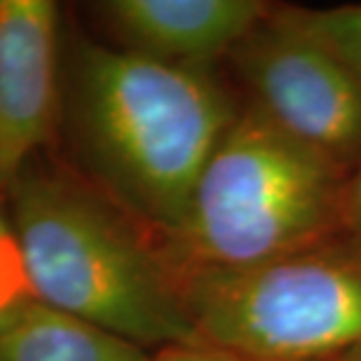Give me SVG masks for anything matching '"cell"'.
I'll list each match as a JSON object with an SVG mask.
<instances>
[{
    "instance_id": "obj_1",
    "label": "cell",
    "mask_w": 361,
    "mask_h": 361,
    "mask_svg": "<svg viewBox=\"0 0 361 361\" xmlns=\"http://www.w3.org/2000/svg\"><path fill=\"white\" fill-rule=\"evenodd\" d=\"M71 113L94 174L134 216L174 240L240 108L207 71L82 42Z\"/></svg>"
},
{
    "instance_id": "obj_2",
    "label": "cell",
    "mask_w": 361,
    "mask_h": 361,
    "mask_svg": "<svg viewBox=\"0 0 361 361\" xmlns=\"http://www.w3.org/2000/svg\"><path fill=\"white\" fill-rule=\"evenodd\" d=\"M7 197L35 302L143 350L202 343L174 263L113 204L33 167Z\"/></svg>"
},
{
    "instance_id": "obj_3",
    "label": "cell",
    "mask_w": 361,
    "mask_h": 361,
    "mask_svg": "<svg viewBox=\"0 0 361 361\" xmlns=\"http://www.w3.org/2000/svg\"><path fill=\"white\" fill-rule=\"evenodd\" d=\"M348 176L261 108L244 106L202 171L169 261L244 270L334 240Z\"/></svg>"
},
{
    "instance_id": "obj_4",
    "label": "cell",
    "mask_w": 361,
    "mask_h": 361,
    "mask_svg": "<svg viewBox=\"0 0 361 361\" xmlns=\"http://www.w3.org/2000/svg\"><path fill=\"white\" fill-rule=\"evenodd\" d=\"M176 272L202 343L242 361H329L361 350V244L348 237L244 270Z\"/></svg>"
},
{
    "instance_id": "obj_5",
    "label": "cell",
    "mask_w": 361,
    "mask_h": 361,
    "mask_svg": "<svg viewBox=\"0 0 361 361\" xmlns=\"http://www.w3.org/2000/svg\"><path fill=\"white\" fill-rule=\"evenodd\" d=\"M251 104L350 174L361 160V82L329 49L270 14L233 52Z\"/></svg>"
},
{
    "instance_id": "obj_6",
    "label": "cell",
    "mask_w": 361,
    "mask_h": 361,
    "mask_svg": "<svg viewBox=\"0 0 361 361\" xmlns=\"http://www.w3.org/2000/svg\"><path fill=\"white\" fill-rule=\"evenodd\" d=\"M59 10L0 0V195H10L54 132Z\"/></svg>"
},
{
    "instance_id": "obj_7",
    "label": "cell",
    "mask_w": 361,
    "mask_h": 361,
    "mask_svg": "<svg viewBox=\"0 0 361 361\" xmlns=\"http://www.w3.org/2000/svg\"><path fill=\"white\" fill-rule=\"evenodd\" d=\"M99 12L127 49L200 71L270 17L261 0H108Z\"/></svg>"
},
{
    "instance_id": "obj_8",
    "label": "cell",
    "mask_w": 361,
    "mask_h": 361,
    "mask_svg": "<svg viewBox=\"0 0 361 361\" xmlns=\"http://www.w3.org/2000/svg\"><path fill=\"white\" fill-rule=\"evenodd\" d=\"M148 350L40 302L0 334V361H150Z\"/></svg>"
},
{
    "instance_id": "obj_9",
    "label": "cell",
    "mask_w": 361,
    "mask_h": 361,
    "mask_svg": "<svg viewBox=\"0 0 361 361\" xmlns=\"http://www.w3.org/2000/svg\"><path fill=\"white\" fill-rule=\"evenodd\" d=\"M286 14L361 82V5L286 10Z\"/></svg>"
},
{
    "instance_id": "obj_10",
    "label": "cell",
    "mask_w": 361,
    "mask_h": 361,
    "mask_svg": "<svg viewBox=\"0 0 361 361\" xmlns=\"http://www.w3.org/2000/svg\"><path fill=\"white\" fill-rule=\"evenodd\" d=\"M31 305H35V295L28 281L19 235L12 216L0 207V334L26 314Z\"/></svg>"
},
{
    "instance_id": "obj_11",
    "label": "cell",
    "mask_w": 361,
    "mask_h": 361,
    "mask_svg": "<svg viewBox=\"0 0 361 361\" xmlns=\"http://www.w3.org/2000/svg\"><path fill=\"white\" fill-rule=\"evenodd\" d=\"M341 235L361 244V160L348 176V183H345Z\"/></svg>"
},
{
    "instance_id": "obj_12",
    "label": "cell",
    "mask_w": 361,
    "mask_h": 361,
    "mask_svg": "<svg viewBox=\"0 0 361 361\" xmlns=\"http://www.w3.org/2000/svg\"><path fill=\"white\" fill-rule=\"evenodd\" d=\"M150 361H242L214 345L195 343V345H174V348L157 350Z\"/></svg>"
},
{
    "instance_id": "obj_13",
    "label": "cell",
    "mask_w": 361,
    "mask_h": 361,
    "mask_svg": "<svg viewBox=\"0 0 361 361\" xmlns=\"http://www.w3.org/2000/svg\"><path fill=\"white\" fill-rule=\"evenodd\" d=\"M343 361H361V350H357V352H350V355L345 357Z\"/></svg>"
},
{
    "instance_id": "obj_14",
    "label": "cell",
    "mask_w": 361,
    "mask_h": 361,
    "mask_svg": "<svg viewBox=\"0 0 361 361\" xmlns=\"http://www.w3.org/2000/svg\"><path fill=\"white\" fill-rule=\"evenodd\" d=\"M345 357H348V355H345ZM345 357H338V359H329V361H343Z\"/></svg>"
}]
</instances>
